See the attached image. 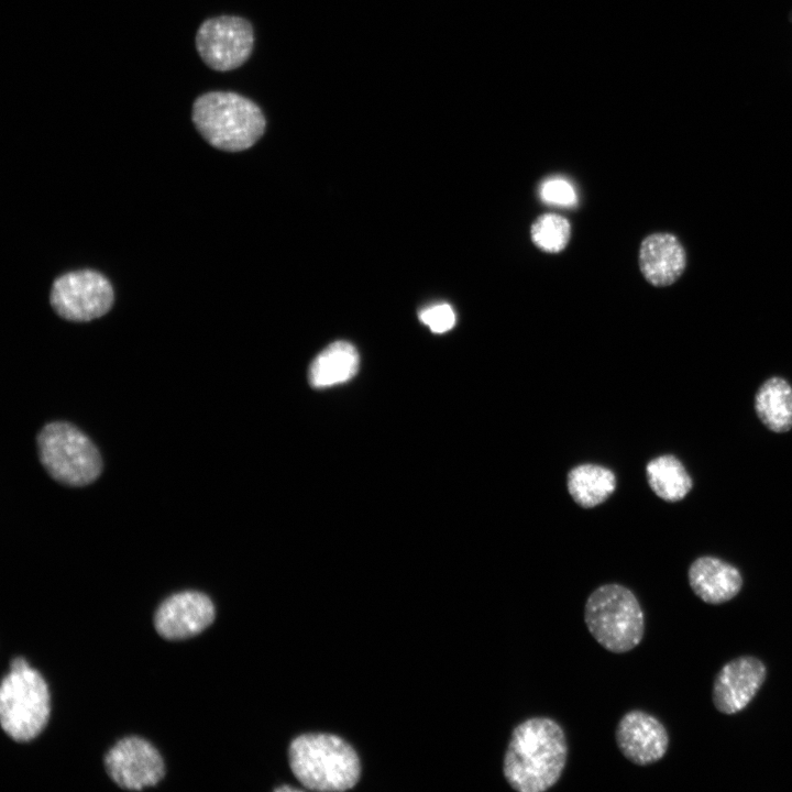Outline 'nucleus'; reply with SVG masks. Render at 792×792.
I'll list each match as a JSON object with an SVG mask.
<instances>
[{
  "label": "nucleus",
  "instance_id": "9d476101",
  "mask_svg": "<svg viewBox=\"0 0 792 792\" xmlns=\"http://www.w3.org/2000/svg\"><path fill=\"white\" fill-rule=\"evenodd\" d=\"M215 615L213 603L206 594L185 591L173 594L158 606L154 626L166 639H186L211 625Z\"/></svg>",
  "mask_w": 792,
  "mask_h": 792
},
{
  "label": "nucleus",
  "instance_id": "ddd939ff",
  "mask_svg": "<svg viewBox=\"0 0 792 792\" xmlns=\"http://www.w3.org/2000/svg\"><path fill=\"white\" fill-rule=\"evenodd\" d=\"M638 264L649 284L666 287L676 282L683 274L686 253L674 234L656 232L641 241Z\"/></svg>",
  "mask_w": 792,
  "mask_h": 792
},
{
  "label": "nucleus",
  "instance_id": "423d86ee",
  "mask_svg": "<svg viewBox=\"0 0 792 792\" xmlns=\"http://www.w3.org/2000/svg\"><path fill=\"white\" fill-rule=\"evenodd\" d=\"M51 713L47 683L30 666L10 670L0 688L2 729L16 741L34 739L46 726Z\"/></svg>",
  "mask_w": 792,
  "mask_h": 792
},
{
  "label": "nucleus",
  "instance_id": "f8f14e48",
  "mask_svg": "<svg viewBox=\"0 0 792 792\" xmlns=\"http://www.w3.org/2000/svg\"><path fill=\"white\" fill-rule=\"evenodd\" d=\"M767 670L755 657H739L727 662L713 684V703L717 711L733 715L743 711L765 682Z\"/></svg>",
  "mask_w": 792,
  "mask_h": 792
},
{
  "label": "nucleus",
  "instance_id": "7ed1b4c3",
  "mask_svg": "<svg viewBox=\"0 0 792 792\" xmlns=\"http://www.w3.org/2000/svg\"><path fill=\"white\" fill-rule=\"evenodd\" d=\"M288 756L293 773L309 790L344 791L359 781V757L336 735H301L292 741Z\"/></svg>",
  "mask_w": 792,
  "mask_h": 792
},
{
  "label": "nucleus",
  "instance_id": "9b49d317",
  "mask_svg": "<svg viewBox=\"0 0 792 792\" xmlns=\"http://www.w3.org/2000/svg\"><path fill=\"white\" fill-rule=\"evenodd\" d=\"M616 744L623 756L638 766L662 759L669 746L663 724L644 711H629L622 716L615 730Z\"/></svg>",
  "mask_w": 792,
  "mask_h": 792
},
{
  "label": "nucleus",
  "instance_id": "20e7f679",
  "mask_svg": "<svg viewBox=\"0 0 792 792\" xmlns=\"http://www.w3.org/2000/svg\"><path fill=\"white\" fill-rule=\"evenodd\" d=\"M584 622L593 638L615 653L630 651L645 631V616L636 595L618 583L595 588L584 605Z\"/></svg>",
  "mask_w": 792,
  "mask_h": 792
},
{
  "label": "nucleus",
  "instance_id": "0eeeda50",
  "mask_svg": "<svg viewBox=\"0 0 792 792\" xmlns=\"http://www.w3.org/2000/svg\"><path fill=\"white\" fill-rule=\"evenodd\" d=\"M113 288L106 276L92 270L66 273L55 279L51 305L62 318L86 322L100 318L112 307Z\"/></svg>",
  "mask_w": 792,
  "mask_h": 792
},
{
  "label": "nucleus",
  "instance_id": "1a4fd4ad",
  "mask_svg": "<svg viewBox=\"0 0 792 792\" xmlns=\"http://www.w3.org/2000/svg\"><path fill=\"white\" fill-rule=\"evenodd\" d=\"M105 765L110 778L122 789L141 790L164 777V761L157 749L140 737H127L109 749Z\"/></svg>",
  "mask_w": 792,
  "mask_h": 792
},
{
  "label": "nucleus",
  "instance_id": "a211bd4d",
  "mask_svg": "<svg viewBox=\"0 0 792 792\" xmlns=\"http://www.w3.org/2000/svg\"><path fill=\"white\" fill-rule=\"evenodd\" d=\"M646 475L653 493L667 502L683 499L693 486L682 462L671 454L651 460L646 466Z\"/></svg>",
  "mask_w": 792,
  "mask_h": 792
},
{
  "label": "nucleus",
  "instance_id": "4468645a",
  "mask_svg": "<svg viewBox=\"0 0 792 792\" xmlns=\"http://www.w3.org/2000/svg\"><path fill=\"white\" fill-rule=\"evenodd\" d=\"M689 583L696 596L708 604H722L734 598L743 586L737 568L715 557H700L688 572Z\"/></svg>",
  "mask_w": 792,
  "mask_h": 792
},
{
  "label": "nucleus",
  "instance_id": "412c9836",
  "mask_svg": "<svg viewBox=\"0 0 792 792\" xmlns=\"http://www.w3.org/2000/svg\"><path fill=\"white\" fill-rule=\"evenodd\" d=\"M542 200L559 206H570L575 201V191L571 184L561 178L546 182L540 190Z\"/></svg>",
  "mask_w": 792,
  "mask_h": 792
},
{
  "label": "nucleus",
  "instance_id": "aec40b11",
  "mask_svg": "<svg viewBox=\"0 0 792 792\" xmlns=\"http://www.w3.org/2000/svg\"><path fill=\"white\" fill-rule=\"evenodd\" d=\"M419 319L435 333L447 332L455 324V315L448 304H439L421 310Z\"/></svg>",
  "mask_w": 792,
  "mask_h": 792
},
{
  "label": "nucleus",
  "instance_id": "dca6fc26",
  "mask_svg": "<svg viewBox=\"0 0 792 792\" xmlns=\"http://www.w3.org/2000/svg\"><path fill=\"white\" fill-rule=\"evenodd\" d=\"M755 410L771 431L785 432L792 428V386L782 377H770L758 388Z\"/></svg>",
  "mask_w": 792,
  "mask_h": 792
},
{
  "label": "nucleus",
  "instance_id": "6e6552de",
  "mask_svg": "<svg viewBox=\"0 0 792 792\" xmlns=\"http://www.w3.org/2000/svg\"><path fill=\"white\" fill-rule=\"evenodd\" d=\"M254 46L251 23L234 15L206 20L196 33V48L210 68L228 72L240 67L250 57Z\"/></svg>",
  "mask_w": 792,
  "mask_h": 792
},
{
  "label": "nucleus",
  "instance_id": "39448f33",
  "mask_svg": "<svg viewBox=\"0 0 792 792\" xmlns=\"http://www.w3.org/2000/svg\"><path fill=\"white\" fill-rule=\"evenodd\" d=\"M40 460L47 473L68 486H85L102 470L101 455L92 441L65 421L45 425L37 436Z\"/></svg>",
  "mask_w": 792,
  "mask_h": 792
},
{
  "label": "nucleus",
  "instance_id": "4be33fe9",
  "mask_svg": "<svg viewBox=\"0 0 792 792\" xmlns=\"http://www.w3.org/2000/svg\"><path fill=\"white\" fill-rule=\"evenodd\" d=\"M275 791H282V792L283 791H300V789L289 787V785H284V787H279V788L275 789Z\"/></svg>",
  "mask_w": 792,
  "mask_h": 792
},
{
  "label": "nucleus",
  "instance_id": "f3484780",
  "mask_svg": "<svg viewBox=\"0 0 792 792\" xmlns=\"http://www.w3.org/2000/svg\"><path fill=\"white\" fill-rule=\"evenodd\" d=\"M614 473L601 465L582 464L568 475V490L582 507L591 508L606 501L615 491Z\"/></svg>",
  "mask_w": 792,
  "mask_h": 792
},
{
  "label": "nucleus",
  "instance_id": "6ab92c4d",
  "mask_svg": "<svg viewBox=\"0 0 792 792\" xmlns=\"http://www.w3.org/2000/svg\"><path fill=\"white\" fill-rule=\"evenodd\" d=\"M530 235L535 245L540 250L558 253L569 243L571 227L568 220L559 215L543 213L531 224Z\"/></svg>",
  "mask_w": 792,
  "mask_h": 792
},
{
  "label": "nucleus",
  "instance_id": "f03ea898",
  "mask_svg": "<svg viewBox=\"0 0 792 792\" xmlns=\"http://www.w3.org/2000/svg\"><path fill=\"white\" fill-rule=\"evenodd\" d=\"M191 118L210 145L228 152L253 146L266 125L260 107L232 91H209L199 96L194 102Z\"/></svg>",
  "mask_w": 792,
  "mask_h": 792
},
{
  "label": "nucleus",
  "instance_id": "f257e3e1",
  "mask_svg": "<svg viewBox=\"0 0 792 792\" xmlns=\"http://www.w3.org/2000/svg\"><path fill=\"white\" fill-rule=\"evenodd\" d=\"M568 741L561 725L546 716L527 718L514 727L503 759L508 785L518 792H544L561 778Z\"/></svg>",
  "mask_w": 792,
  "mask_h": 792
},
{
  "label": "nucleus",
  "instance_id": "2eb2a0df",
  "mask_svg": "<svg viewBox=\"0 0 792 792\" xmlns=\"http://www.w3.org/2000/svg\"><path fill=\"white\" fill-rule=\"evenodd\" d=\"M360 356L353 344L336 341L323 349L311 362L309 383L324 388L350 381L359 371Z\"/></svg>",
  "mask_w": 792,
  "mask_h": 792
}]
</instances>
